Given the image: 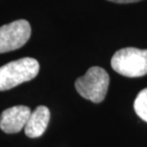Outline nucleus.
I'll return each instance as SVG.
<instances>
[{
  "label": "nucleus",
  "instance_id": "obj_1",
  "mask_svg": "<svg viewBox=\"0 0 147 147\" xmlns=\"http://www.w3.org/2000/svg\"><path fill=\"white\" fill-rule=\"evenodd\" d=\"M39 72V63L32 57H23L0 67V91L10 90L30 81Z\"/></svg>",
  "mask_w": 147,
  "mask_h": 147
},
{
  "label": "nucleus",
  "instance_id": "obj_2",
  "mask_svg": "<svg viewBox=\"0 0 147 147\" xmlns=\"http://www.w3.org/2000/svg\"><path fill=\"white\" fill-rule=\"evenodd\" d=\"M114 71L127 78H140L147 75V50L133 47L116 52L111 59Z\"/></svg>",
  "mask_w": 147,
  "mask_h": 147
},
{
  "label": "nucleus",
  "instance_id": "obj_3",
  "mask_svg": "<svg viewBox=\"0 0 147 147\" xmlns=\"http://www.w3.org/2000/svg\"><path fill=\"white\" fill-rule=\"evenodd\" d=\"M110 78L104 69L91 67L84 76L76 80L75 87L82 98L95 103L103 101L109 88Z\"/></svg>",
  "mask_w": 147,
  "mask_h": 147
},
{
  "label": "nucleus",
  "instance_id": "obj_4",
  "mask_svg": "<svg viewBox=\"0 0 147 147\" xmlns=\"http://www.w3.org/2000/svg\"><path fill=\"white\" fill-rule=\"evenodd\" d=\"M31 34L30 23L24 19L0 27V54L21 48L30 39Z\"/></svg>",
  "mask_w": 147,
  "mask_h": 147
},
{
  "label": "nucleus",
  "instance_id": "obj_5",
  "mask_svg": "<svg viewBox=\"0 0 147 147\" xmlns=\"http://www.w3.org/2000/svg\"><path fill=\"white\" fill-rule=\"evenodd\" d=\"M31 114L30 108L23 105L8 108L0 116V129L7 134L18 133L25 128Z\"/></svg>",
  "mask_w": 147,
  "mask_h": 147
},
{
  "label": "nucleus",
  "instance_id": "obj_6",
  "mask_svg": "<svg viewBox=\"0 0 147 147\" xmlns=\"http://www.w3.org/2000/svg\"><path fill=\"white\" fill-rule=\"evenodd\" d=\"M50 121V111L46 106H38L32 112L24 130L26 136L34 139L42 136Z\"/></svg>",
  "mask_w": 147,
  "mask_h": 147
},
{
  "label": "nucleus",
  "instance_id": "obj_7",
  "mask_svg": "<svg viewBox=\"0 0 147 147\" xmlns=\"http://www.w3.org/2000/svg\"><path fill=\"white\" fill-rule=\"evenodd\" d=\"M134 109L138 116L147 122V88L138 94L134 102Z\"/></svg>",
  "mask_w": 147,
  "mask_h": 147
},
{
  "label": "nucleus",
  "instance_id": "obj_8",
  "mask_svg": "<svg viewBox=\"0 0 147 147\" xmlns=\"http://www.w3.org/2000/svg\"><path fill=\"white\" fill-rule=\"evenodd\" d=\"M108 1L115 2V3H119V4H125V3H135V2H139L142 0H108Z\"/></svg>",
  "mask_w": 147,
  "mask_h": 147
}]
</instances>
